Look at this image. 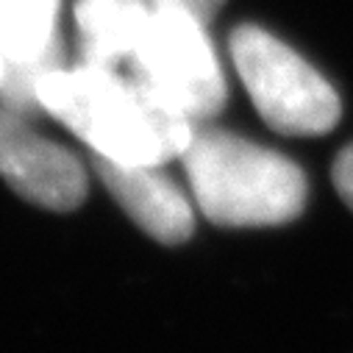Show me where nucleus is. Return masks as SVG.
<instances>
[{"mask_svg": "<svg viewBox=\"0 0 353 353\" xmlns=\"http://www.w3.org/2000/svg\"><path fill=\"white\" fill-rule=\"evenodd\" d=\"M150 9V0H78L75 28L81 64L117 67L128 61Z\"/></svg>", "mask_w": 353, "mask_h": 353, "instance_id": "7", "label": "nucleus"}, {"mask_svg": "<svg viewBox=\"0 0 353 353\" xmlns=\"http://www.w3.org/2000/svg\"><path fill=\"white\" fill-rule=\"evenodd\" d=\"M128 61L148 92L195 125L214 120L228 101V83L206 23L179 6L150 9Z\"/></svg>", "mask_w": 353, "mask_h": 353, "instance_id": "4", "label": "nucleus"}, {"mask_svg": "<svg viewBox=\"0 0 353 353\" xmlns=\"http://www.w3.org/2000/svg\"><path fill=\"white\" fill-rule=\"evenodd\" d=\"M153 6H179L190 14H195L203 23H212L217 17V12L223 9L225 0H150Z\"/></svg>", "mask_w": 353, "mask_h": 353, "instance_id": "10", "label": "nucleus"}, {"mask_svg": "<svg viewBox=\"0 0 353 353\" xmlns=\"http://www.w3.org/2000/svg\"><path fill=\"white\" fill-rule=\"evenodd\" d=\"M0 179L23 201L50 212H72L86 198V172L81 161L3 103H0Z\"/></svg>", "mask_w": 353, "mask_h": 353, "instance_id": "5", "label": "nucleus"}, {"mask_svg": "<svg viewBox=\"0 0 353 353\" xmlns=\"http://www.w3.org/2000/svg\"><path fill=\"white\" fill-rule=\"evenodd\" d=\"M6 67H9V61H6L3 50H0V81H3V75H6Z\"/></svg>", "mask_w": 353, "mask_h": 353, "instance_id": "11", "label": "nucleus"}, {"mask_svg": "<svg viewBox=\"0 0 353 353\" xmlns=\"http://www.w3.org/2000/svg\"><path fill=\"white\" fill-rule=\"evenodd\" d=\"M39 112L64 123L95 156L120 164H167L187 148L195 123L161 103L117 67H53L37 83Z\"/></svg>", "mask_w": 353, "mask_h": 353, "instance_id": "1", "label": "nucleus"}, {"mask_svg": "<svg viewBox=\"0 0 353 353\" xmlns=\"http://www.w3.org/2000/svg\"><path fill=\"white\" fill-rule=\"evenodd\" d=\"M59 0H0V50L9 64L34 61L61 45Z\"/></svg>", "mask_w": 353, "mask_h": 353, "instance_id": "8", "label": "nucleus"}, {"mask_svg": "<svg viewBox=\"0 0 353 353\" xmlns=\"http://www.w3.org/2000/svg\"><path fill=\"white\" fill-rule=\"evenodd\" d=\"M228 48L256 112L273 131L317 137L339 123L342 103L328 78L268 28L236 26Z\"/></svg>", "mask_w": 353, "mask_h": 353, "instance_id": "3", "label": "nucleus"}, {"mask_svg": "<svg viewBox=\"0 0 353 353\" xmlns=\"http://www.w3.org/2000/svg\"><path fill=\"white\" fill-rule=\"evenodd\" d=\"M334 187L353 212V142L342 148L339 156L334 159Z\"/></svg>", "mask_w": 353, "mask_h": 353, "instance_id": "9", "label": "nucleus"}, {"mask_svg": "<svg viewBox=\"0 0 353 353\" xmlns=\"http://www.w3.org/2000/svg\"><path fill=\"white\" fill-rule=\"evenodd\" d=\"M179 159L198 212L214 225H284L306 206L309 184L292 159L225 128L195 125Z\"/></svg>", "mask_w": 353, "mask_h": 353, "instance_id": "2", "label": "nucleus"}, {"mask_svg": "<svg viewBox=\"0 0 353 353\" xmlns=\"http://www.w3.org/2000/svg\"><path fill=\"white\" fill-rule=\"evenodd\" d=\"M92 167L120 209L156 242L181 245L195 234V209L159 164H120L92 153Z\"/></svg>", "mask_w": 353, "mask_h": 353, "instance_id": "6", "label": "nucleus"}]
</instances>
